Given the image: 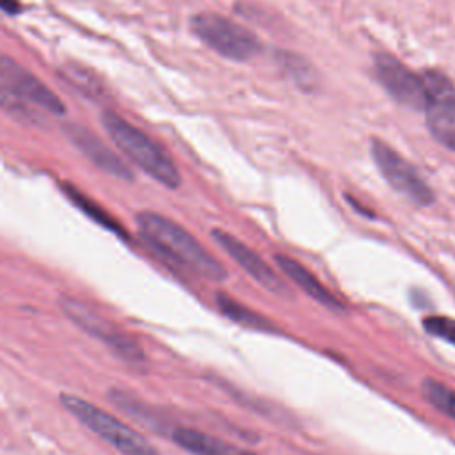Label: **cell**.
<instances>
[{"label": "cell", "instance_id": "6da1fadb", "mask_svg": "<svg viewBox=\"0 0 455 455\" xmlns=\"http://www.w3.org/2000/svg\"><path fill=\"white\" fill-rule=\"evenodd\" d=\"M135 222L142 238L169 259L210 281H224L228 277L226 267L174 220L155 212H139Z\"/></svg>", "mask_w": 455, "mask_h": 455}, {"label": "cell", "instance_id": "7a4b0ae2", "mask_svg": "<svg viewBox=\"0 0 455 455\" xmlns=\"http://www.w3.org/2000/svg\"><path fill=\"white\" fill-rule=\"evenodd\" d=\"M101 123L105 132L117 146V149L126 155L135 165H139L146 174L169 188H178L181 183L180 171L167 151L155 142L142 130L123 119L114 112H103Z\"/></svg>", "mask_w": 455, "mask_h": 455}, {"label": "cell", "instance_id": "3957f363", "mask_svg": "<svg viewBox=\"0 0 455 455\" xmlns=\"http://www.w3.org/2000/svg\"><path fill=\"white\" fill-rule=\"evenodd\" d=\"M62 407L71 412L84 427L92 430L98 437L107 441L112 448H116L123 455H160L155 444L146 439L140 432L114 418L107 411L96 407L94 403L62 393L60 395Z\"/></svg>", "mask_w": 455, "mask_h": 455}, {"label": "cell", "instance_id": "277c9868", "mask_svg": "<svg viewBox=\"0 0 455 455\" xmlns=\"http://www.w3.org/2000/svg\"><path fill=\"white\" fill-rule=\"evenodd\" d=\"M60 309L64 315L78 325L84 332L89 336L103 341L117 357L130 364H142L146 355L142 347L137 343L135 338H132L128 332H124L116 322H110L105 318L101 313H98L94 307H91L87 302L62 295L60 300Z\"/></svg>", "mask_w": 455, "mask_h": 455}, {"label": "cell", "instance_id": "5b68a950", "mask_svg": "<svg viewBox=\"0 0 455 455\" xmlns=\"http://www.w3.org/2000/svg\"><path fill=\"white\" fill-rule=\"evenodd\" d=\"M192 32L226 59L249 60L259 50V39L245 27L215 12H199L190 20Z\"/></svg>", "mask_w": 455, "mask_h": 455}, {"label": "cell", "instance_id": "8992f818", "mask_svg": "<svg viewBox=\"0 0 455 455\" xmlns=\"http://www.w3.org/2000/svg\"><path fill=\"white\" fill-rule=\"evenodd\" d=\"M425 101L423 112L430 135L446 149L455 151V85L437 69L421 75Z\"/></svg>", "mask_w": 455, "mask_h": 455}, {"label": "cell", "instance_id": "52a82bcc", "mask_svg": "<svg viewBox=\"0 0 455 455\" xmlns=\"http://www.w3.org/2000/svg\"><path fill=\"white\" fill-rule=\"evenodd\" d=\"M371 156L384 180L416 206H428L435 196L412 164L380 139L371 140Z\"/></svg>", "mask_w": 455, "mask_h": 455}, {"label": "cell", "instance_id": "ba28073f", "mask_svg": "<svg viewBox=\"0 0 455 455\" xmlns=\"http://www.w3.org/2000/svg\"><path fill=\"white\" fill-rule=\"evenodd\" d=\"M373 64L377 80L393 100L414 110L423 108L425 89L419 75L411 71L403 62L389 53H377Z\"/></svg>", "mask_w": 455, "mask_h": 455}, {"label": "cell", "instance_id": "9c48e42d", "mask_svg": "<svg viewBox=\"0 0 455 455\" xmlns=\"http://www.w3.org/2000/svg\"><path fill=\"white\" fill-rule=\"evenodd\" d=\"M0 82L5 84L11 91L21 96L25 101H30L52 114H64V105L59 96L46 87L34 73L23 68L7 53L0 52Z\"/></svg>", "mask_w": 455, "mask_h": 455}, {"label": "cell", "instance_id": "30bf717a", "mask_svg": "<svg viewBox=\"0 0 455 455\" xmlns=\"http://www.w3.org/2000/svg\"><path fill=\"white\" fill-rule=\"evenodd\" d=\"M212 236L258 284H261L274 295L288 297V286L284 284V281L254 249L219 228L212 229Z\"/></svg>", "mask_w": 455, "mask_h": 455}, {"label": "cell", "instance_id": "8fae6325", "mask_svg": "<svg viewBox=\"0 0 455 455\" xmlns=\"http://www.w3.org/2000/svg\"><path fill=\"white\" fill-rule=\"evenodd\" d=\"M64 132L69 140L101 171L121 178V180H133V172L130 167L117 156L101 139H98L92 132L80 124H64Z\"/></svg>", "mask_w": 455, "mask_h": 455}, {"label": "cell", "instance_id": "7c38bea8", "mask_svg": "<svg viewBox=\"0 0 455 455\" xmlns=\"http://www.w3.org/2000/svg\"><path fill=\"white\" fill-rule=\"evenodd\" d=\"M171 439L190 455H258L254 451L238 448L224 439L188 427L174 428L171 432Z\"/></svg>", "mask_w": 455, "mask_h": 455}, {"label": "cell", "instance_id": "4fadbf2b", "mask_svg": "<svg viewBox=\"0 0 455 455\" xmlns=\"http://www.w3.org/2000/svg\"><path fill=\"white\" fill-rule=\"evenodd\" d=\"M277 267L304 291L307 293L311 299H315L316 302L323 304L329 309H336V311H343V304L341 300L336 299V295H332L329 291V288L325 284H322L316 275L313 272H309L304 265H300L297 259L286 256V254H275L274 256Z\"/></svg>", "mask_w": 455, "mask_h": 455}, {"label": "cell", "instance_id": "5bb4252c", "mask_svg": "<svg viewBox=\"0 0 455 455\" xmlns=\"http://www.w3.org/2000/svg\"><path fill=\"white\" fill-rule=\"evenodd\" d=\"M217 302H219V309L236 323H242L249 329H258V331H275V327L268 322V318L245 307L243 304H240L238 300L231 299L226 293H219Z\"/></svg>", "mask_w": 455, "mask_h": 455}, {"label": "cell", "instance_id": "9a60e30c", "mask_svg": "<svg viewBox=\"0 0 455 455\" xmlns=\"http://www.w3.org/2000/svg\"><path fill=\"white\" fill-rule=\"evenodd\" d=\"M62 190H64V194H66L85 215H89L94 222L101 224L103 228H107V229H110V231H114V233H119V235L124 233V231L121 229V226L117 224L116 219H112L100 204H96L91 197H87L85 194H82L76 187H73V185H69V183H64V185H62Z\"/></svg>", "mask_w": 455, "mask_h": 455}, {"label": "cell", "instance_id": "2e32d148", "mask_svg": "<svg viewBox=\"0 0 455 455\" xmlns=\"http://www.w3.org/2000/svg\"><path fill=\"white\" fill-rule=\"evenodd\" d=\"M0 110L7 116L14 117L16 121L27 123V124H37L41 123V117L37 112L25 101L21 96H18L14 91H11L5 84L0 82Z\"/></svg>", "mask_w": 455, "mask_h": 455}, {"label": "cell", "instance_id": "e0dca14e", "mask_svg": "<svg viewBox=\"0 0 455 455\" xmlns=\"http://www.w3.org/2000/svg\"><path fill=\"white\" fill-rule=\"evenodd\" d=\"M421 393L437 411L455 419V389L439 380L425 379L421 382Z\"/></svg>", "mask_w": 455, "mask_h": 455}, {"label": "cell", "instance_id": "ac0fdd59", "mask_svg": "<svg viewBox=\"0 0 455 455\" xmlns=\"http://www.w3.org/2000/svg\"><path fill=\"white\" fill-rule=\"evenodd\" d=\"M60 75L69 82L73 84V87H76L82 94L89 96V98H101L103 96V89L98 82V78L87 71L85 68L78 66V64H66L62 69H60Z\"/></svg>", "mask_w": 455, "mask_h": 455}, {"label": "cell", "instance_id": "d6986e66", "mask_svg": "<svg viewBox=\"0 0 455 455\" xmlns=\"http://www.w3.org/2000/svg\"><path fill=\"white\" fill-rule=\"evenodd\" d=\"M281 55V64L284 69H288L290 76L304 89H309L313 85V78H315V73L313 69L309 68V64L306 60H302L300 57L297 55H291V53H279Z\"/></svg>", "mask_w": 455, "mask_h": 455}, {"label": "cell", "instance_id": "ffe728a7", "mask_svg": "<svg viewBox=\"0 0 455 455\" xmlns=\"http://www.w3.org/2000/svg\"><path fill=\"white\" fill-rule=\"evenodd\" d=\"M423 329L435 338H441L455 347V318L443 316V315H432L423 318Z\"/></svg>", "mask_w": 455, "mask_h": 455}, {"label": "cell", "instance_id": "44dd1931", "mask_svg": "<svg viewBox=\"0 0 455 455\" xmlns=\"http://www.w3.org/2000/svg\"><path fill=\"white\" fill-rule=\"evenodd\" d=\"M0 9L7 14H16L20 11V4L18 0H0Z\"/></svg>", "mask_w": 455, "mask_h": 455}]
</instances>
